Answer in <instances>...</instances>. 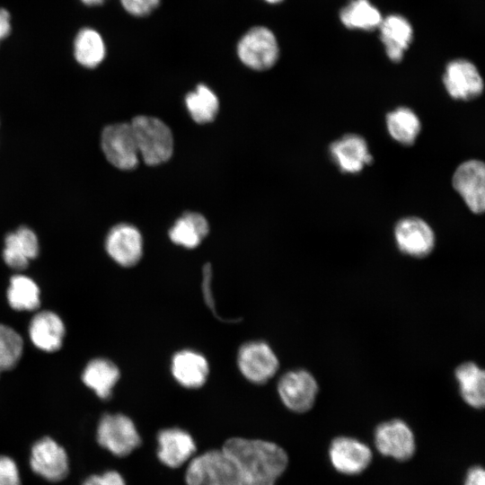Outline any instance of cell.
Here are the masks:
<instances>
[{"instance_id": "1", "label": "cell", "mask_w": 485, "mask_h": 485, "mask_svg": "<svg viewBox=\"0 0 485 485\" xmlns=\"http://www.w3.org/2000/svg\"><path fill=\"white\" fill-rule=\"evenodd\" d=\"M222 449L237 468V485H275L288 464L286 451L269 441L233 437Z\"/></svg>"}, {"instance_id": "2", "label": "cell", "mask_w": 485, "mask_h": 485, "mask_svg": "<svg viewBox=\"0 0 485 485\" xmlns=\"http://www.w3.org/2000/svg\"><path fill=\"white\" fill-rule=\"evenodd\" d=\"M139 156L148 165L168 161L173 152V137L169 127L150 116H137L130 122Z\"/></svg>"}, {"instance_id": "3", "label": "cell", "mask_w": 485, "mask_h": 485, "mask_svg": "<svg viewBox=\"0 0 485 485\" xmlns=\"http://www.w3.org/2000/svg\"><path fill=\"white\" fill-rule=\"evenodd\" d=\"M185 481L187 485H237L238 472L222 448L213 449L190 462Z\"/></svg>"}, {"instance_id": "4", "label": "cell", "mask_w": 485, "mask_h": 485, "mask_svg": "<svg viewBox=\"0 0 485 485\" xmlns=\"http://www.w3.org/2000/svg\"><path fill=\"white\" fill-rule=\"evenodd\" d=\"M279 48L274 33L263 26L249 30L237 44L240 60L254 70H267L275 65Z\"/></svg>"}, {"instance_id": "5", "label": "cell", "mask_w": 485, "mask_h": 485, "mask_svg": "<svg viewBox=\"0 0 485 485\" xmlns=\"http://www.w3.org/2000/svg\"><path fill=\"white\" fill-rule=\"evenodd\" d=\"M99 444L117 456H126L141 444L134 422L123 414H106L98 425Z\"/></svg>"}, {"instance_id": "6", "label": "cell", "mask_w": 485, "mask_h": 485, "mask_svg": "<svg viewBox=\"0 0 485 485\" xmlns=\"http://www.w3.org/2000/svg\"><path fill=\"white\" fill-rule=\"evenodd\" d=\"M101 146L107 160L121 170H131L138 164L139 153L130 123H116L105 127Z\"/></svg>"}, {"instance_id": "7", "label": "cell", "mask_w": 485, "mask_h": 485, "mask_svg": "<svg viewBox=\"0 0 485 485\" xmlns=\"http://www.w3.org/2000/svg\"><path fill=\"white\" fill-rule=\"evenodd\" d=\"M318 384L314 376L304 369L284 374L278 384V392L284 405L296 413L308 411L313 406Z\"/></svg>"}, {"instance_id": "8", "label": "cell", "mask_w": 485, "mask_h": 485, "mask_svg": "<svg viewBox=\"0 0 485 485\" xmlns=\"http://www.w3.org/2000/svg\"><path fill=\"white\" fill-rule=\"evenodd\" d=\"M237 364L250 382L262 384L277 373L279 363L272 348L263 341H249L241 346Z\"/></svg>"}, {"instance_id": "9", "label": "cell", "mask_w": 485, "mask_h": 485, "mask_svg": "<svg viewBox=\"0 0 485 485\" xmlns=\"http://www.w3.org/2000/svg\"><path fill=\"white\" fill-rule=\"evenodd\" d=\"M374 440L381 454L397 461H407L415 454L413 431L406 422L399 419L379 424L375 430Z\"/></svg>"}, {"instance_id": "10", "label": "cell", "mask_w": 485, "mask_h": 485, "mask_svg": "<svg viewBox=\"0 0 485 485\" xmlns=\"http://www.w3.org/2000/svg\"><path fill=\"white\" fill-rule=\"evenodd\" d=\"M329 459L340 473L357 475L371 463L372 451L367 445L357 438L340 436L331 441Z\"/></svg>"}, {"instance_id": "11", "label": "cell", "mask_w": 485, "mask_h": 485, "mask_svg": "<svg viewBox=\"0 0 485 485\" xmlns=\"http://www.w3.org/2000/svg\"><path fill=\"white\" fill-rule=\"evenodd\" d=\"M453 186L469 209L481 214L485 209V168L478 160L461 163L453 176Z\"/></svg>"}, {"instance_id": "12", "label": "cell", "mask_w": 485, "mask_h": 485, "mask_svg": "<svg viewBox=\"0 0 485 485\" xmlns=\"http://www.w3.org/2000/svg\"><path fill=\"white\" fill-rule=\"evenodd\" d=\"M394 237L399 250L411 257L424 258L435 246V234L431 227L421 218L409 216L395 225Z\"/></svg>"}, {"instance_id": "13", "label": "cell", "mask_w": 485, "mask_h": 485, "mask_svg": "<svg viewBox=\"0 0 485 485\" xmlns=\"http://www.w3.org/2000/svg\"><path fill=\"white\" fill-rule=\"evenodd\" d=\"M30 463L35 473L49 481H59L68 472L66 451L50 437H43L33 445Z\"/></svg>"}, {"instance_id": "14", "label": "cell", "mask_w": 485, "mask_h": 485, "mask_svg": "<svg viewBox=\"0 0 485 485\" xmlns=\"http://www.w3.org/2000/svg\"><path fill=\"white\" fill-rule=\"evenodd\" d=\"M443 82L448 94L455 100H472L483 91V81L478 69L464 59L454 60L446 66Z\"/></svg>"}, {"instance_id": "15", "label": "cell", "mask_w": 485, "mask_h": 485, "mask_svg": "<svg viewBox=\"0 0 485 485\" xmlns=\"http://www.w3.org/2000/svg\"><path fill=\"white\" fill-rule=\"evenodd\" d=\"M105 248L110 257L123 267H132L141 259L143 240L139 231L128 224L112 227L107 234Z\"/></svg>"}, {"instance_id": "16", "label": "cell", "mask_w": 485, "mask_h": 485, "mask_svg": "<svg viewBox=\"0 0 485 485\" xmlns=\"http://www.w3.org/2000/svg\"><path fill=\"white\" fill-rule=\"evenodd\" d=\"M157 442L159 460L171 468L181 466L196 452V444L190 434L179 428L161 430Z\"/></svg>"}, {"instance_id": "17", "label": "cell", "mask_w": 485, "mask_h": 485, "mask_svg": "<svg viewBox=\"0 0 485 485\" xmlns=\"http://www.w3.org/2000/svg\"><path fill=\"white\" fill-rule=\"evenodd\" d=\"M330 154L342 172H359L365 165L373 161L366 142L356 134H347L331 143Z\"/></svg>"}, {"instance_id": "18", "label": "cell", "mask_w": 485, "mask_h": 485, "mask_svg": "<svg viewBox=\"0 0 485 485\" xmlns=\"http://www.w3.org/2000/svg\"><path fill=\"white\" fill-rule=\"evenodd\" d=\"M65 331V325L57 314L50 311H42L31 319L29 336L39 349L54 352L62 346Z\"/></svg>"}, {"instance_id": "19", "label": "cell", "mask_w": 485, "mask_h": 485, "mask_svg": "<svg viewBox=\"0 0 485 485\" xmlns=\"http://www.w3.org/2000/svg\"><path fill=\"white\" fill-rule=\"evenodd\" d=\"M38 253L39 241L31 228L22 226L5 236L3 258L10 268L24 269Z\"/></svg>"}, {"instance_id": "20", "label": "cell", "mask_w": 485, "mask_h": 485, "mask_svg": "<svg viewBox=\"0 0 485 485\" xmlns=\"http://www.w3.org/2000/svg\"><path fill=\"white\" fill-rule=\"evenodd\" d=\"M171 370L175 380L186 388H199L207 381L208 363L197 351L183 349L174 354Z\"/></svg>"}, {"instance_id": "21", "label": "cell", "mask_w": 485, "mask_h": 485, "mask_svg": "<svg viewBox=\"0 0 485 485\" xmlns=\"http://www.w3.org/2000/svg\"><path fill=\"white\" fill-rule=\"evenodd\" d=\"M379 28L388 57L393 62L401 61L412 40L411 25L404 17L392 14L383 19Z\"/></svg>"}, {"instance_id": "22", "label": "cell", "mask_w": 485, "mask_h": 485, "mask_svg": "<svg viewBox=\"0 0 485 485\" xmlns=\"http://www.w3.org/2000/svg\"><path fill=\"white\" fill-rule=\"evenodd\" d=\"M454 376L463 401L473 409H482L485 404L484 370L474 362L467 361L455 368Z\"/></svg>"}, {"instance_id": "23", "label": "cell", "mask_w": 485, "mask_h": 485, "mask_svg": "<svg viewBox=\"0 0 485 485\" xmlns=\"http://www.w3.org/2000/svg\"><path fill=\"white\" fill-rule=\"evenodd\" d=\"M119 378V368L113 362L106 358L91 360L86 365L82 375L84 384L102 400L110 397L112 389Z\"/></svg>"}, {"instance_id": "24", "label": "cell", "mask_w": 485, "mask_h": 485, "mask_svg": "<svg viewBox=\"0 0 485 485\" xmlns=\"http://www.w3.org/2000/svg\"><path fill=\"white\" fill-rule=\"evenodd\" d=\"M208 231V223L202 215L189 212L174 223L169 231V236L175 244L192 249L200 244Z\"/></svg>"}, {"instance_id": "25", "label": "cell", "mask_w": 485, "mask_h": 485, "mask_svg": "<svg viewBox=\"0 0 485 485\" xmlns=\"http://www.w3.org/2000/svg\"><path fill=\"white\" fill-rule=\"evenodd\" d=\"M74 52L75 57L80 65L93 68L104 59L106 48L98 31L91 28H84L75 37Z\"/></svg>"}, {"instance_id": "26", "label": "cell", "mask_w": 485, "mask_h": 485, "mask_svg": "<svg viewBox=\"0 0 485 485\" xmlns=\"http://www.w3.org/2000/svg\"><path fill=\"white\" fill-rule=\"evenodd\" d=\"M387 129L397 142L410 146L419 136L421 128L418 116L407 107H400L386 115Z\"/></svg>"}, {"instance_id": "27", "label": "cell", "mask_w": 485, "mask_h": 485, "mask_svg": "<svg viewBox=\"0 0 485 485\" xmlns=\"http://www.w3.org/2000/svg\"><path fill=\"white\" fill-rule=\"evenodd\" d=\"M341 22L348 29L371 31L379 27L383 18L368 0H352L340 13Z\"/></svg>"}, {"instance_id": "28", "label": "cell", "mask_w": 485, "mask_h": 485, "mask_svg": "<svg viewBox=\"0 0 485 485\" xmlns=\"http://www.w3.org/2000/svg\"><path fill=\"white\" fill-rule=\"evenodd\" d=\"M186 107L197 123L214 120L219 110V101L216 93L206 84H198L186 95Z\"/></svg>"}, {"instance_id": "29", "label": "cell", "mask_w": 485, "mask_h": 485, "mask_svg": "<svg viewBox=\"0 0 485 485\" xmlns=\"http://www.w3.org/2000/svg\"><path fill=\"white\" fill-rule=\"evenodd\" d=\"M6 295L10 306L17 311H33L40 304L39 287L24 275L11 278Z\"/></svg>"}, {"instance_id": "30", "label": "cell", "mask_w": 485, "mask_h": 485, "mask_svg": "<svg viewBox=\"0 0 485 485\" xmlns=\"http://www.w3.org/2000/svg\"><path fill=\"white\" fill-rule=\"evenodd\" d=\"M22 349V337L11 327L0 324V373L16 366Z\"/></svg>"}, {"instance_id": "31", "label": "cell", "mask_w": 485, "mask_h": 485, "mask_svg": "<svg viewBox=\"0 0 485 485\" xmlns=\"http://www.w3.org/2000/svg\"><path fill=\"white\" fill-rule=\"evenodd\" d=\"M0 485H20L18 468L14 461L0 455Z\"/></svg>"}, {"instance_id": "32", "label": "cell", "mask_w": 485, "mask_h": 485, "mask_svg": "<svg viewBox=\"0 0 485 485\" xmlns=\"http://www.w3.org/2000/svg\"><path fill=\"white\" fill-rule=\"evenodd\" d=\"M120 3L130 14L145 16L159 5L160 0H120Z\"/></svg>"}, {"instance_id": "33", "label": "cell", "mask_w": 485, "mask_h": 485, "mask_svg": "<svg viewBox=\"0 0 485 485\" xmlns=\"http://www.w3.org/2000/svg\"><path fill=\"white\" fill-rule=\"evenodd\" d=\"M84 485H126V483L119 472L109 471L101 475L89 477L85 480Z\"/></svg>"}, {"instance_id": "34", "label": "cell", "mask_w": 485, "mask_h": 485, "mask_svg": "<svg viewBox=\"0 0 485 485\" xmlns=\"http://www.w3.org/2000/svg\"><path fill=\"white\" fill-rule=\"evenodd\" d=\"M463 485H485V472L481 466H473L466 473Z\"/></svg>"}, {"instance_id": "35", "label": "cell", "mask_w": 485, "mask_h": 485, "mask_svg": "<svg viewBox=\"0 0 485 485\" xmlns=\"http://www.w3.org/2000/svg\"><path fill=\"white\" fill-rule=\"evenodd\" d=\"M10 31V14L5 9L0 8V40L6 38Z\"/></svg>"}, {"instance_id": "36", "label": "cell", "mask_w": 485, "mask_h": 485, "mask_svg": "<svg viewBox=\"0 0 485 485\" xmlns=\"http://www.w3.org/2000/svg\"><path fill=\"white\" fill-rule=\"evenodd\" d=\"M87 5H98L102 4L105 0H81Z\"/></svg>"}, {"instance_id": "37", "label": "cell", "mask_w": 485, "mask_h": 485, "mask_svg": "<svg viewBox=\"0 0 485 485\" xmlns=\"http://www.w3.org/2000/svg\"><path fill=\"white\" fill-rule=\"evenodd\" d=\"M266 2L269 3V4H278L283 0H265Z\"/></svg>"}]
</instances>
